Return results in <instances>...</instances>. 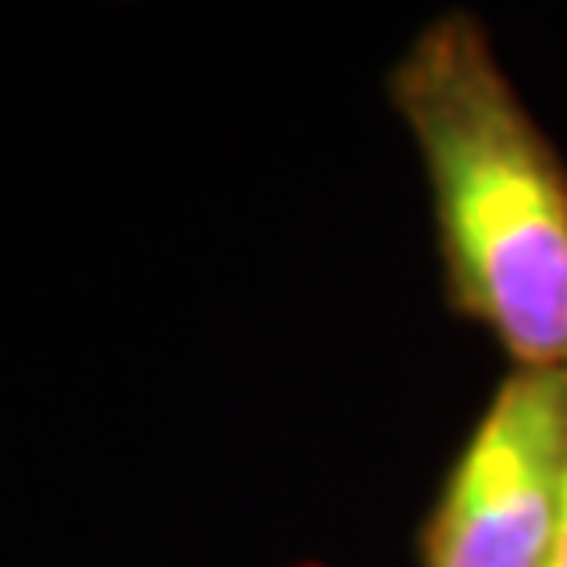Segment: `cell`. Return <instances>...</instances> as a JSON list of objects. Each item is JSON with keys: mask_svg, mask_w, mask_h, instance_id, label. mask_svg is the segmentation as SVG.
<instances>
[{"mask_svg": "<svg viewBox=\"0 0 567 567\" xmlns=\"http://www.w3.org/2000/svg\"><path fill=\"white\" fill-rule=\"evenodd\" d=\"M386 97L425 164L446 303L513 370L567 374V164L484 21L437 13L391 63Z\"/></svg>", "mask_w": 567, "mask_h": 567, "instance_id": "1", "label": "cell"}, {"mask_svg": "<svg viewBox=\"0 0 567 567\" xmlns=\"http://www.w3.org/2000/svg\"><path fill=\"white\" fill-rule=\"evenodd\" d=\"M567 496V374L508 370L421 529V567H547Z\"/></svg>", "mask_w": 567, "mask_h": 567, "instance_id": "2", "label": "cell"}, {"mask_svg": "<svg viewBox=\"0 0 567 567\" xmlns=\"http://www.w3.org/2000/svg\"><path fill=\"white\" fill-rule=\"evenodd\" d=\"M547 567H567V496H564V517H559V538H555Z\"/></svg>", "mask_w": 567, "mask_h": 567, "instance_id": "3", "label": "cell"}]
</instances>
